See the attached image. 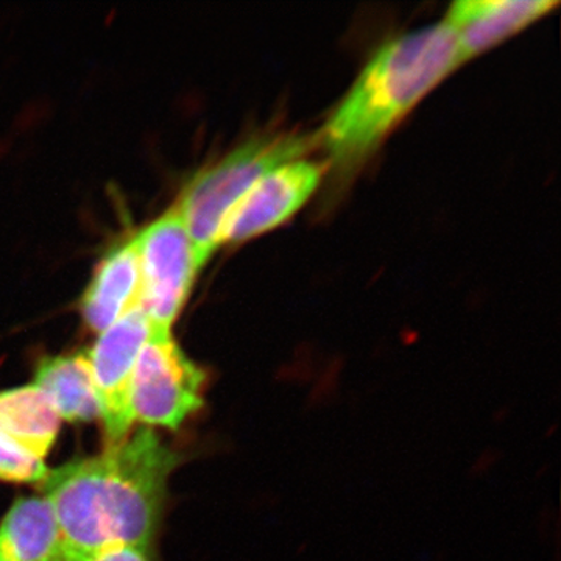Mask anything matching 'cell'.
<instances>
[{
	"instance_id": "7",
	"label": "cell",
	"mask_w": 561,
	"mask_h": 561,
	"mask_svg": "<svg viewBox=\"0 0 561 561\" xmlns=\"http://www.w3.org/2000/svg\"><path fill=\"white\" fill-rule=\"evenodd\" d=\"M323 173L320 162L297 160L262 176L228 214L220 245L256 238L290 219L319 187Z\"/></svg>"
},
{
	"instance_id": "14",
	"label": "cell",
	"mask_w": 561,
	"mask_h": 561,
	"mask_svg": "<svg viewBox=\"0 0 561 561\" xmlns=\"http://www.w3.org/2000/svg\"><path fill=\"white\" fill-rule=\"evenodd\" d=\"M90 561H150L147 551L131 546H117L108 551L99 553Z\"/></svg>"
},
{
	"instance_id": "2",
	"label": "cell",
	"mask_w": 561,
	"mask_h": 561,
	"mask_svg": "<svg viewBox=\"0 0 561 561\" xmlns=\"http://www.w3.org/2000/svg\"><path fill=\"white\" fill-rule=\"evenodd\" d=\"M460 66L456 33L445 21L383 44L321 131L332 162L345 169L359 164Z\"/></svg>"
},
{
	"instance_id": "9",
	"label": "cell",
	"mask_w": 561,
	"mask_h": 561,
	"mask_svg": "<svg viewBox=\"0 0 561 561\" xmlns=\"http://www.w3.org/2000/svg\"><path fill=\"white\" fill-rule=\"evenodd\" d=\"M139 290V256L133 236L113 247L99 264L80 301L84 323L101 334L130 309L138 308Z\"/></svg>"
},
{
	"instance_id": "11",
	"label": "cell",
	"mask_w": 561,
	"mask_h": 561,
	"mask_svg": "<svg viewBox=\"0 0 561 561\" xmlns=\"http://www.w3.org/2000/svg\"><path fill=\"white\" fill-rule=\"evenodd\" d=\"M60 426L57 412L35 383L0 391V438L21 451L46 461Z\"/></svg>"
},
{
	"instance_id": "4",
	"label": "cell",
	"mask_w": 561,
	"mask_h": 561,
	"mask_svg": "<svg viewBox=\"0 0 561 561\" xmlns=\"http://www.w3.org/2000/svg\"><path fill=\"white\" fill-rule=\"evenodd\" d=\"M140 267L139 309L154 334H172L195 275L201 271L194 243L175 203L135 236Z\"/></svg>"
},
{
	"instance_id": "5",
	"label": "cell",
	"mask_w": 561,
	"mask_h": 561,
	"mask_svg": "<svg viewBox=\"0 0 561 561\" xmlns=\"http://www.w3.org/2000/svg\"><path fill=\"white\" fill-rule=\"evenodd\" d=\"M206 375L172 334H153L133 373V420L144 427L176 431L203 405Z\"/></svg>"
},
{
	"instance_id": "6",
	"label": "cell",
	"mask_w": 561,
	"mask_h": 561,
	"mask_svg": "<svg viewBox=\"0 0 561 561\" xmlns=\"http://www.w3.org/2000/svg\"><path fill=\"white\" fill-rule=\"evenodd\" d=\"M153 334L150 320L138 306L102 331L88 350L106 446L117 445L133 430V373L140 351Z\"/></svg>"
},
{
	"instance_id": "1",
	"label": "cell",
	"mask_w": 561,
	"mask_h": 561,
	"mask_svg": "<svg viewBox=\"0 0 561 561\" xmlns=\"http://www.w3.org/2000/svg\"><path fill=\"white\" fill-rule=\"evenodd\" d=\"M179 463V453L142 426L98 456L49 470L39 490L57 513L68 560L117 546L149 551Z\"/></svg>"
},
{
	"instance_id": "8",
	"label": "cell",
	"mask_w": 561,
	"mask_h": 561,
	"mask_svg": "<svg viewBox=\"0 0 561 561\" xmlns=\"http://www.w3.org/2000/svg\"><path fill=\"white\" fill-rule=\"evenodd\" d=\"M556 0H459L449 7L446 24L456 33L460 65L540 20Z\"/></svg>"
},
{
	"instance_id": "13",
	"label": "cell",
	"mask_w": 561,
	"mask_h": 561,
	"mask_svg": "<svg viewBox=\"0 0 561 561\" xmlns=\"http://www.w3.org/2000/svg\"><path fill=\"white\" fill-rule=\"evenodd\" d=\"M47 474H49V468L44 460L36 459L0 438V482L39 485Z\"/></svg>"
},
{
	"instance_id": "3",
	"label": "cell",
	"mask_w": 561,
	"mask_h": 561,
	"mask_svg": "<svg viewBox=\"0 0 561 561\" xmlns=\"http://www.w3.org/2000/svg\"><path fill=\"white\" fill-rule=\"evenodd\" d=\"M317 139L298 133H273L249 139L187 183L175 205L201 267L219 249L221 227L243 195L273 169L302 160Z\"/></svg>"
},
{
	"instance_id": "12",
	"label": "cell",
	"mask_w": 561,
	"mask_h": 561,
	"mask_svg": "<svg viewBox=\"0 0 561 561\" xmlns=\"http://www.w3.org/2000/svg\"><path fill=\"white\" fill-rule=\"evenodd\" d=\"M33 383L66 423H88L101 415L88 351L41 360Z\"/></svg>"
},
{
	"instance_id": "10",
	"label": "cell",
	"mask_w": 561,
	"mask_h": 561,
	"mask_svg": "<svg viewBox=\"0 0 561 561\" xmlns=\"http://www.w3.org/2000/svg\"><path fill=\"white\" fill-rule=\"evenodd\" d=\"M0 561H69L60 523L46 496L20 497L0 523Z\"/></svg>"
}]
</instances>
